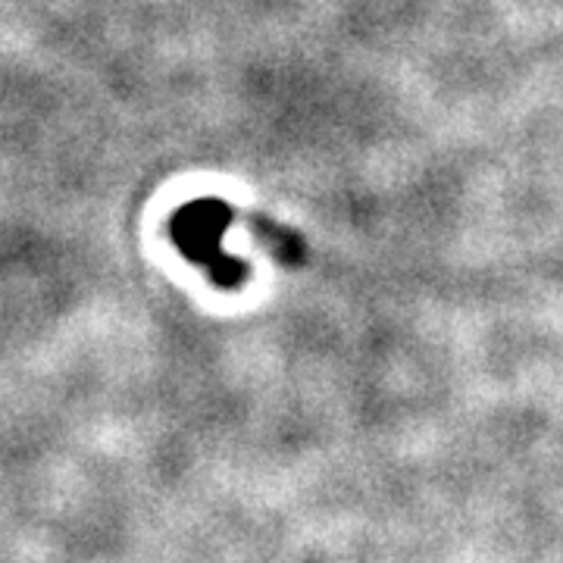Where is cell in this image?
I'll return each instance as SVG.
<instances>
[{
  "mask_svg": "<svg viewBox=\"0 0 563 563\" xmlns=\"http://www.w3.org/2000/svg\"><path fill=\"white\" fill-rule=\"evenodd\" d=\"M244 220H247V229L257 235V242L266 244V251H269L282 266H303V263H307V244H303V239L295 229L269 220V217H263V213H247Z\"/></svg>",
  "mask_w": 563,
  "mask_h": 563,
  "instance_id": "2",
  "label": "cell"
},
{
  "mask_svg": "<svg viewBox=\"0 0 563 563\" xmlns=\"http://www.w3.org/2000/svg\"><path fill=\"white\" fill-rule=\"evenodd\" d=\"M242 213L222 198L203 195L195 201L181 203L179 210L169 220V239L181 251L185 261L201 266L207 279L217 288H242L251 279V266L242 257H232L225 251V232L232 229V222Z\"/></svg>",
  "mask_w": 563,
  "mask_h": 563,
  "instance_id": "1",
  "label": "cell"
}]
</instances>
